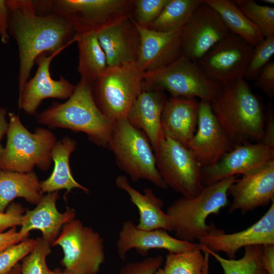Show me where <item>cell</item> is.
<instances>
[{
	"label": "cell",
	"instance_id": "obj_14",
	"mask_svg": "<svg viewBox=\"0 0 274 274\" xmlns=\"http://www.w3.org/2000/svg\"><path fill=\"white\" fill-rule=\"evenodd\" d=\"M235 146L218 122L211 102L200 100L196 130L187 148L202 168L216 163Z\"/></svg>",
	"mask_w": 274,
	"mask_h": 274
},
{
	"label": "cell",
	"instance_id": "obj_51",
	"mask_svg": "<svg viewBox=\"0 0 274 274\" xmlns=\"http://www.w3.org/2000/svg\"><path fill=\"white\" fill-rule=\"evenodd\" d=\"M259 274H267V273L264 270H263Z\"/></svg>",
	"mask_w": 274,
	"mask_h": 274
},
{
	"label": "cell",
	"instance_id": "obj_49",
	"mask_svg": "<svg viewBox=\"0 0 274 274\" xmlns=\"http://www.w3.org/2000/svg\"><path fill=\"white\" fill-rule=\"evenodd\" d=\"M262 2H263L264 3H266L267 4H268L269 5H273L274 4V1L273 0H262Z\"/></svg>",
	"mask_w": 274,
	"mask_h": 274
},
{
	"label": "cell",
	"instance_id": "obj_11",
	"mask_svg": "<svg viewBox=\"0 0 274 274\" xmlns=\"http://www.w3.org/2000/svg\"><path fill=\"white\" fill-rule=\"evenodd\" d=\"M154 154L157 168L168 187L189 198L201 191L202 167L187 148L164 138Z\"/></svg>",
	"mask_w": 274,
	"mask_h": 274
},
{
	"label": "cell",
	"instance_id": "obj_50",
	"mask_svg": "<svg viewBox=\"0 0 274 274\" xmlns=\"http://www.w3.org/2000/svg\"><path fill=\"white\" fill-rule=\"evenodd\" d=\"M154 274H165L162 268H159Z\"/></svg>",
	"mask_w": 274,
	"mask_h": 274
},
{
	"label": "cell",
	"instance_id": "obj_47",
	"mask_svg": "<svg viewBox=\"0 0 274 274\" xmlns=\"http://www.w3.org/2000/svg\"><path fill=\"white\" fill-rule=\"evenodd\" d=\"M48 274H76L72 272L69 271L65 269L61 270L60 269H55L54 270H50Z\"/></svg>",
	"mask_w": 274,
	"mask_h": 274
},
{
	"label": "cell",
	"instance_id": "obj_16",
	"mask_svg": "<svg viewBox=\"0 0 274 274\" xmlns=\"http://www.w3.org/2000/svg\"><path fill=\"white\" fill-rule=\"evenodd\" d=\"M198 241L212 251L225 253L229 259H235L237 252L243 248L274 244V201L266 213L246 229L232 233H225L220 229Z\"/></svg>",
	"mask_w": 274,
	"mask_h": 274
},
{
	"label": "cell",
	"instance_id": "obj_36",
	"mask_svg": "<svg viewBox=\"0 0 274 274\" xmlns=\"http://www.w3.org/2000/svg\"><path fill=\"white\" fill-rule=\"evenodd\" d=\"M36 239L26 238L0 253V274H8L33 249Z\"/></svg>",
	"mask_w": 274,
	"mask_h": 274
},
{
	"label": "cell",
	"instance_id": "obj_27",
	"mask_svg": "<svg viewBox=\"0 0 274 274\" xmlns=\"http://www.w3.org/2000/svg\"><path fill=\"white\" fill-rule=\"evenodd\" d=\"M40 182L33 171L19 173L0 169V212H4L9 204L18 197L37 205L44 196Z\"/></svg>",
	"mask_w": 274,
	"mask_h": 274
},
{
	"label": "cell",
	"instance_id": "obj_35",
	"mask_svg": "<svg viewBox=\"0 0 274 274\" xmlns=\"http://www.w3.org/2000/svg\"><path fill=\"white\" fill-rule=\"evenodd\" d=\"M274 54V36L264 38L256 47L246 68L243 79L254 81Z\"/></svg>",
	"mask_w": 274,
	"mask_h": 274
},
{
	"label": "cell",
	"instance_id": "obj_44",
	"mask_svg": "<svg viewBox=\"0 0 274 274\" xmlns=\"http://www.w3.org/2000/svg\"><path fill=\"white\" fill-rule=\"evenodd\" d=\"M261 262L267 274H274V244L262 246Z\"/></svg>",
	"mask_w": 274,
	"mask_h": 274
},
{
	"label": "cell",
	"instance_id": "obj_45",
	"mask_svg": "<svg viewBox=\"0 0 274 274\" xmlns=\"http://www.w3.org/2000/svg\"><path fill=\"white\" fill-rule=\"evenodd\" d=\"M6 110L2 107L0 102V156L4 149L1 141L4 136L7 134L9 127V122L6 119Z\"/></svg>",
	"mask_w": 274,
	"mask_h": 274
},
{
	"label": "cell",
	"instance_id": "obj_40",
	"mask_svg": "<svg viewBox=\"0 0 274 274\" xmlns=\"http://www.w3.org/2000/svg\"><path fill=\"white\" fill-rule=\"evenodd\" d=\"M255 86L270 98L274 96V61L270 60L254 80Z\"/></svg>",
	"mask_w": 274,
	"mask_h": 274
},
{
	"label": "cell",
	"instance_id": "obj_42",
	"mask_svg": "<svg viewBox=\"0 0 274 274\" xmlns=\"http://www.w3.org/2000/svg\"><path fill=\"white\" fill-rule=\"evenodd\" d=\"M27 236L17 231L16 227L11 228L8 231L0 233V253L8 247L18 243Z\"/></svg>",
	"mask_w": 274,
	"mask_h": 274
},
{
	"label": "cell",
	"instance_id": "obj_23",
	"mask_svg": "<svg viewBox=\"0 0 274 274\" xmlns=\"http://www.w3.org/2000/svg\"><path fill=\"white\" fill-rule=\"evenodd\" d=\"M199 102L195 97L167 99L161 115L164 138L172 139L187 148L196 130Z\"/></svg>",
	"mask_w": 274,
	"mask_h": 274
},
{
	"label": "cell",
	"instance_id": "obj_8",
	"mask_svg": "<svg viewBox=\"0 0 274 274\" xmlns=\"http://www.w3.org/2000/svg\"><path fill=\"white\" fill-rule=\"evenodd\" d=\"M145 74L136 62L108 67L91 84L94 101L100 112L113 122L126 117L143 91Z\"/></svg>",
	"mask_w": 274,
	"mask_h": 274
},
{
	"label": "cell",
	"instance_id": "obj_37",
	"mask_svg": "<svg viewBox=\"0 0 274 274\" xmlns=\"http://www.w3.org/2000/svg\"><path fill=\"white\" fill-rule=\"evenodd\" d=\"M168 0H134L132 19L138 25L148 27L158 17Z\"/></svg>",
	"mask_w": 274,
	"mask_h": 274
},
{
	"label": "cell",
	"instance_id": "obj_21",
	"mask_svg": "<svg viewBox=\"0 0 274 274\" xmlns=\"http://www.w3.org/2000/svg\"><path fill=\"white\" fill-rule=\"evenodd\" d=\"M107 59L108 67L135 62L140 36L132 18H126L96 32Z\"/></svg>",
	"mask_w": 274,
	"mask_h": 274
},
{
	"label": "cell",
	"instance_id": "obj_3",
	"mask_svg": "<svg viewBox=\"0 0 274 274\" xmlns=\"http://www.w3.org/2000/svg\"><path fill=\"white\" fill-rule=\"evenodd\" d=\"M36 116L39 124L50 128H66L84 132L95 145L107 147L113 122L98 108L91 85L85 80H80L66 101L53 102Z\"/></svg>",
	"mask_w": 274,
	"mask_h": 274
},
{
	"label": "cell",
	"instance_id": "obj_39",
	"mask_svg": "<svg viewBox=\"0 0 274 274\" xmlns=\"http://www.w3.org/2000/svg\"><path fill=\"white\" fill-rule=\"evenodd\" d=\"M24 209L18 203H12L6 212H0V233L8 228L21 225Z\"/></svg>",
	"mask_w": 274,
	"mask_h": 274
},
{
	"label": "cell",
	"instance_id": "obj_38",
	"mask_svg": "<svg viewBox=\"0 0 274 274\" xmlns=\"http://www.w3.org/2000/svg\"><path fill=\"white\" fill-rule=\"evenodd\" d=\"M163 262L162 256L150 257L141 261L129 262L122 266L119 274H154Z\"/></svg>",
	"mask_w": 274,
	"mask_h": 274
},
{
	"label": "cell",
	"instance_id": "obj_31",
	"mask_svg": "<svg viewBox=\"0 0 274 274\" xmlns=\"http://www.w3.org/2000/svg\"><path fill=\"white\" fill-rule=\"evenodd\" d=\"M201 250L216 259L224 274H259L264 270L261 262L262 246L245 247L243 256L238 259H226L202 245Z\"/></svg>",
	"mask_w": 274,
	"mask_h": 274
},
{
	"label": "cell",
	"instance_id": "obj_20",
	"mask_svg": "<svg viewBox=\"0 0 274 274\" xmlns=\"http://www.w3.org/2000/svg\"><path fill=\"white\" fill-rule=\"evenodd\" d=\"M134 23L140 36L136 63L145 73L166 67L182 54V30L161 32Z\"/></svg>",
	"mask_w": 274,
	"mask_h": 274
},
{
	"label": "cell",
	"instance_id": "obj_43",
	"mask_svg": "<svg viewBox=\"0 0 274 274\" xmlns=\"http://www.w3.org/2000/svg\"><path fill=\"white\" fill-rule=\"evenodd\" d=\"M0 37L3 44L9 42V11L5 0H0Z\"/></svg>",
	"mask_w": 274,
	"mask_h": 274
},
{
	"label": "cell",
	"instance_id": "obj_9",
	"mask_svg": "<svg viewBox=\"0 0 274 274\" xmlns=\"http://www.w3.org/2000/svg\"><path fill=\"white\" fill-rule=\"evenodd\" d=\"M222 87L220 83L207 76L196 62L182 54L166 67L146 73L143 90H165L172 97H195L212 102Z\"/></svg>",
	"mask_w": 274,
	"mask_h": 274
},
{
	"label": "cell",
	"instance_id": "obj_46",
	"mask_svg": "<svg viewBox=\"0 0 274 274\" xmlns=\"http://www.w3.org/2000/svg\"><path fill=\"white\" fill-rule=\"evenodd\" d=\"M203 253L205 259L202 274H209L210 255L206 252H203Z\"/></svg>",
	"mask_w": 274,
	"mask_h": 274
},
{
	"label": "cell",
	"instance_id": "obj_5",
	"mask_svg": "<svg viewBox=\"0 0 274 274\" xmlns=\"http://www.w3.org/2000/svg\"><path fill=\"white\" fill-rule=\"evenodd\" d=\"M7 143L0 156V169L19 173L39 169L48 170L52 163L51 152L57 142L54 133L48 129L37 127L30 132L20 117L9 112Z\"/></svg>",
	"mask_w": 274,
	"mask_h": 274
},
{
	"label": "cell",
	"instance_id": "obj_7",
	"mask_svg": "<svg viewBox=\"0 0 274 274\" xmlns=\"http://www.w3.org/2000/svg\"><path fill=\"white\" fill-rule=\"evenodd\" d=\"M41 13H55L78 35L94 31L126 18H132L134 0L34 1Z\"/></svg>",
	"mask_w": 274,
	"mask_h": 274
},
{
	"label": "cell",
	"instance_id": "obj_17",
	"mask_svg": "<svg viewBox=\"0 0 274 274\" xmlns=\"http://www.w3.org/2000/svg\"><path fill=\"white\" fill-rule=\"evenodd\" d=\"M59 53H43L36 59L37 72L34 76L28 80L18 99L19 109L25 113L36 115L39 107L46 98L67 99L73 94L76 85L62 76L57 80L51 76V61Z\"/></svg>",
	"mask_w": 274,
	"mask_h": 274
},
{
	"label": "cell",
	"instance_id": "obj_1",
	"mask_svg": "<svg viewBox=\"0 0 274 274\" xmlns=\"http://www.w3.org/2000/svg\"><path fill=\"white\" fill-rule=\"evenodd\" d=\"M9 33L18 49V97L29 80L37 58L43 53L61 52L77 42V32L60 16L39 13L33 1L7 0Z\"/></svg>",
	"mask_w": 274,
	"mask_h": 274
},
{
	"label": "cell",
	"instance_id": "obj_29",
	"mask_svg": "<svg viewBox=\"0 0 274 274\" xmlns=\"http://www.w3.org/2000/svg\"><path fill=\"white\" fill-rule=\"evenodd\" d=\"M79 51L78 72L81 79L91 84L108 67L107 59L94 31L78 35Z\"/></svg>",
	"mask_w": 274,
	"mask_h": 274
},
{
	"label": "cell",
	"instance_id": "obj_32",
	"mask_svg": "<svg viewBox=\"0 0 274 274\" xmlns=\"http://www.w3.org/2000/svg\"><path fill=\"white\" fill-rule=\"evenodd\" d=\"M204 259L200 249L168 253L162 269L165 274H202Z\"/></svg>",
	"mask_w": 274,
	"mask_h": 274
},
{
	"label": "cell",
	"instance_id": "obj_19",
	"mask_svg": "<svg viewBox=\"0 0 274 274\" xmlns=\"http://www.w3.org/2000/svg\"><path fill=\"white\" fill-rule=\"evenodd\" d=\"M119 258L125 261L126 254L134 249L142 256H146L151 249H164L168 253H179L200 249L199 243H191L171 236L164 229L142 230L131 220L124 221L118 234L116 243Z\"/></svg>",
	"mask_w": 274,
	"mask_h": 274
},
{
	"label": "cell",
	"instance_id": "obj_15",
	"mask_svg": "<svg viewBox=\"0 0 274 274\" xmlns=\"http://www.w3.org/2000/svg\"><path fill=\"white\" fill-rule=\"evenodd\" d=\"M274 159V147L262 142L236 146L216 163L201 169L203 186L255 170Z\"/></svg>",
	"mask_w": 274,
	"mask_h": 274
},
{
	"label": "cell",
	"instance_id": "obj_48",
	"mask_svg": "<svg viewBox=\"0 0 274 274\" xmlns=\"http://www.w3.org/2000/svg\"><path fill=\"white\" fill-rule=\"evenodd\" d=\"M21 264L18 263L8 274H20Z\"/></svg>",
	"mask_w": 274,
	"mask_h": 274
},
{
	"label": "cell",
	"instance_id": "obj_33",
	"mask_svg": "<svg viewBox=\"0 0 274 274\" xmlns=\"http://www.w3.org/2000/svg\"><path fill=\"white\" fill-rule=\"evenodd\" d=\"M245 16L260 30L264 38L274 36V8L253 0L232 1Z\"/></svg>",
	"mask_w": 274,
	"mask_h": 274
},
{
	"label": "cell",
	"instance_id": "obj_4",
	"mask_svg": "<svg viewBox=\"0 0 274 274\" xmlns=\"http://www.w3.org/2000/svg\"><path fill=\"white\" fill-rule=\"evenodd\" d=\"M237 176L229 177L203 187L196 196H182L174 201L165 213L176 237L194 243L195 240L220 230L208 224L209 216L218 215L229 204L228 191Z\"/></svg>",
	"mask_w": 274,
	"mask_h": 274
},
{
	"label": "cell",
	"instance_id": "obj_30",
	"mask_svg": "<svg viewBox=\"0 0 274 274\" xmlns=\"http://www.w3.org/2000/svg\"><path fill=\"white\" fill-rule=\"evenodd\" d=\"M202 0H168L148 28L161 32L182 30Z\"/></svg>",
	"mask_w": 274,
	"mask_h": 274
},
{
	"label": "cell",
	"instance_id": "obj_18",
	"mask_svg": "<svg viewBox=\"0 0 274 274\" xmlns=\"http://www.w3.org/2000/svg\"><path fill=\"white\" fill-rule=\"evenodd\" d=\"M232 197L228 212L245 214L274 201V159L236 179L229 189Z\"/></svg>",
	"mask_w": 274,
	"mask_h": 274
},
{
	"label": "cell",
	"instance_id": "obj_26",
	"mask_svg": "<svg viewBox=\"0 0 274 274\" xmlns=\"http://www.w3.org/2000/svg\"><path fill=\"white\" fill-rule=\"evenodd\" d=\"M77 146L76 140L65 136L57 141L51 152L54 168L50 176L41 181V188L42 193H50L62 189L67 193L73 189H80L88 193L89 189L78 183L74 178L70 166V157Z\"/></svg>",
	"mask_w": 274,
	"mask_h": 274
},
{
	"label": "cell",
	"instance_id": "obj_6",
	"mask_svg": "<svg viewBox=\"0 0 274 274\" xmlns=\"http://www.w3.org/2000/svg\"><path fill=\"white\" fill-rule=\"evenodd\" d=\"M107 147L112 151L118 167L132 181L146 180L158 188H168L157 168L154 152L148 138L126 117L113 122Z\"/></svg>",
	"mask_w": 274,
	"mask_h": 274
},
{
	"label": "cell",
	"instance_id": "obj_10",
	"mask_svg": "<svg viewBox=\"0 0 274 274\" xmlns=\"http://www.w3.org/2000/svg\"><path fill=\"white\" fill-rule=\"evenodd\" d=\"M51 246L62 248V265L76 274H97L105 261L101 235L76 218L63 226Z\"/></svg>",
	"mask_w": 274,
	"mask_h": 274
},
{
	"label": "cell",
	"instance_id": "obj_25",
	"mask_svg": "<svg viewBox=\"0 0 274 274\" xmlns=\"http://www.w3.org/2000/svg\"><path fill=\"white\" fill-rule=\"evenodd\" d=\"M115 183L128 195L131 202L138 208L139 221L136 226L138 228L147 230L162 229L173 231L169 219L163 210V202L154 194L151 188H144L143 193H141L131 186L124 176H118Z\"/></svg>",
	"mask_w": 274,
	"mask_h": 274
},
{
	"label": "cell",
	"instance_id": "obj_13",
	"mask_svg": "<svg viewBox=\"0 0 274 274\" xmlns=\"http://www.w3.org/2000/svg\"><path fill=\"white\" fill-rule=\"evenodd\" d=\"M230 33L217 12L202 0L182 29V54L197 62Z\"/></svg>",
	"mask_w": 274,
	"mask_h": 274
},
{
	"label": "cell",
	"instance_id": "obj_41",
	"mask_svg": "<svg viewBox=\"0 0 274 274\" xmlns=\"http://www.w3.org/2000/svg\"><path fill=\"white\" fill-rule=\"evenodd\" d=\"M264 113V132L261 142L274 147V111L271 101L267 104Z\"/></svg>",
	"mask_w": 274,
	"mask_h": 274
},
{
	"label": "cell",
	"instance_id": "obj_28",
	"mask_svg": "<svg viewBox=\"0 0 274 274\" xmlns=\"http://www.w3.org/2000/svg\"><path fill=\"white\" fill-rule=\"evenodd\" d=\"M220 15L230 32L255 48L264 39L258 27L230 0H202Z\"/></svg>",
	"mask_w": 274,
	"mask_h": 274
},
{
	"label": "cell",
	"instance_id": "obj_24",
	"mask_svg": "<svg viewBox=\"0 0 274 274\" xmlns=\"http://www.w3.org/2000/svg\"><path fill=\"white\" fill-rule=\"evenodd\" d=\"M167 100L163 91L145 90L136 98L126 118L148 138L154 152L164 139L161 115Z\"/></svg>",
	"mask_w": 274,
	"mask_h": 274
},
{
	"label": "cell",
	"instance_id": "obj_22",
	"mask_svg": "<svg viewBox=\"0 0 274 274\" xmlns=\"http://www.w3.org/2000/svg\"><path fill=\"white\" fill-rule=\"evenodd\" d=\"M58 197V191L47 193L35 209L27 210L19 232L28 236L30 231L38 229L42 232V237L52 245L61 227L74 219L76 215L75 210L68 207L64 212L60 213L56 207Z\"/></svg>",
	"mask_w": 274,
	"mask_h": 274
},
{
	"label": "cell",
	"instance_id": "obj_2",
	"mask_svg": "<svg viewBox=\"0 0 274 274\" xmlns=\"http://www.w3.org/2000/svg\"><path fill=\"white\" fill-rule=\"evenodd\" d=\"M211 105L219 125L235 146L261 141L265 113L261 100L244 79L222 86Z\"/></svg>",
	"mask_w": 274,
	"mask_h": 274
},
{
	"label": "cell",
	"instance_id": "obj_34",
	"mask_svg": "<svg viewBox=\"0 0 274 274\" xmlns=\"http://www.w3.org/2000/svg\"><path fill=\"white\" fill-rule=\"evenodd\" d=\"M51 245L42 237L36 239L31 252L23 259L20 274H48L46 259L51 253Z\"/></svg>",
	"mask_w": 274,
	"mask_h": 274
},
{
	"label": "cell",
	"instance_id": "obj_12",
	"mask_svg": "<svg viewBox=\"0 0 274 274\" xmlns=\"http://www.w3.org/2000/svg\"><path fill=\"white\" fill-rule=\"evenodd\" d=\"M254 50L242 38L230 33L196 63L207 76L224 86L243 79Z\"/></svg>",
	"mask_w": 274,
	"mask_h": 274
}]
</instances>
